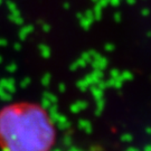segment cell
<instances>
[{"instance_id": "1", "label": "cell", "mask_w": 151, "mask_h": 151, "mask_svg": "<svg viewBox=\"0 0 151 151\" xmlns=\"http://www.w3.org/2000/svg\"><path fill=\"white\" fill-rule=\"evenodd\" d=\"M56 128L40 104L20 101L0 109V151H52Z\"/></svg>"}]
</instances>
